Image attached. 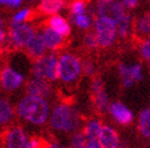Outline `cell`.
I'll list each match as a JSON object with an SVG mask.
<instances>
[{"instance_id": "cell-1", "label": "cell", "mask_w": 150, "mask_h": 148, "mask_svg": "<svg viewBox=\"0 0 150 148\" xmlns=\"http://www.w3.org/2000/svg\"><path fill=\"white\" fill-rule=\"evenodd\" d=\"M49 112L50 108L45 98L31 95H27L25 98H22L17 106L18 115L34 125H42L45 123L49 118Z\"/></svg>"}, {"instance_id": "cell-2", "label": "cell", "mask_w": 150, "mask_h": 148, "mask_svg": "<svg viewBox=\"0 0 150 148\" xmlns=\"http://www.w3.org/2000/svg\"><path fill=\"white\" fill-rule=\"evenodd\" d=\"M81 119L77 110L69 105H59L50 117V126L64 132H72L79 128Z\"/></svg>"}, {"instance_id": "cell-3", "label": "cell", "mask_w": 150, "mask_h": 148, "mask_svg": "<svg viewBox=\"0 0 150 148\" xmlns=\"http://www.w3.org/2000/svg\"><path fill=\"white\" fill-rule=\"evenodd\" d=\"M82 72V63L73 55H62L57 60L56 75L57 79H61L64 83H72Z\"/></svg>"}, {"instance_id": "cell-4", "label": "cell", "mask_w": 150, "mask_h": 148, "mask_svg": "<svg viewBox=\"0 0 150 148\" xmlns=\"http://www.w3.org/2000/svg\"><path fill=\"white\" fill-rule=\"evenodd\" d=\"M95 28H96V39L98 44L103 47H108L112 45V43L116 39V33L117 28L116 23L106 17H99L95 22Z\"/></svg>"}, {"instance_id": "cell-5", "label": "cell", "mask_w": 150, "mask_h": 148, "mask_svg": "<svg viewBox=\"0 0 150 148\" xmlns=\"http://www.w3.org/2000/svg\"><path fill=\"white\" fill-rule=\"evenodd\" d=\"M56 67H57V58L54 54L48 56H42L37 60V62L33 66L34 78L48 79L50 81H54L57 79Z\"/></svg>"}, {"instance_id": "cell-6", "label": "cell", "mask_w": 150, "mask_h": 148, "mask_svg": "<svg viewBox=\"0 0 150 148\" xmlns=\"http://www.w3.org/2000/svg\"><path fill=\"white\" fill-rule=\"evenodd\" d=\"M98 11L101 17H106L111 21H114L115 23L125 15V7L123 4L120 1H104L100 0L98 5Z\"/></svg>"}, {"instance_id": "cell-7", "label": "cell", "mask_w": 150, "mask_h": 148, "mask_svg": "<svg viewBox=\"0 0 150 148\" xmlns=\"http://www.w3.org/2000/svg\"><path fill=\"white\" fill-rule=\"evenodd\" d=\"M34 31L32 27H29L23 23H17V24H12L11 29V39L12 43L16 46L21 47H26L28 41L32 39V36L34 35Z\"/></svg>"}, {"instance_id": "cell-8", "label": "cell", "mask_w": 150, "mask_h": 148, "mask_svg": "<svg viewBox=\"0 0 150 148\" xmlns=\"http://www.w3.org/2000/svg\"><path fill=\"white\" fill-rule=\"evenodd\" d=\"M0 81H1V85L5 90H16L18 89L22 83H23V75L21 73H18L17 71L12 69L11 67L5 68L1 74H0Z\"/></svg>"}, {"instance_id": "cell-9", "label": "cell", "mask_w": 150, "mask_h": 148, "mask_svg": "<svg viewBox=\"0 0 150 148\" xmlns=\"http://www.w3.org/2000/svg\"><path fill=\"white\" fill-rule=\"evenodd\" d=\"M27 92L31 96H37V97L47 98L51 92V87L48 84L45 79L34 78L28 83L27 85Z\"/></svg>"}, {"instance_id": "cell-10", "label": "cell", "mask_w": 150, "mask_h": 148, "mask_svg": "<svg viewBox=\"0 0 150 148\" xmlns=\"http://www.w3.org/2000/svg\"><path fill=\"white\" fill-rule=\"evenodd\" d=\"M110 113L117 123L122 125H128L133 121V113L121 102L112 103L110 106Z\"/></svg>"}, {"instance_id": "cell-11", "label": "cell", "mask_w": 150, "mask_h": 148, "mask_svg": "<svg viewBox=\"0 0 150 148\" xmlns=\"http://www.w3.org/2000/svg\"><path fill=\"white\" fill-rule=\"evenodd\" d=\"M26 141H27V136L21 128L10 129L5 138L7 148H23Z\"/></svg>"}, {"instance_id": "cell-12", "label": "cell", "mask_w": 150, "mask_h": 148, "mask_svg": "<svg viewBox=\"0 0 150 148\" xmlns=\"http://www.w3.org/2000/svg\"><path fill=\"white\" fill-rule=\"evenodd\" d=\"M98 141L103 148H115L118 146V135L117 132L110 126H101Z\"/></svg>"}, {"instance_id": "cell-13", "label": "cell", "mask_w": 150, "mask_h": 148, "mask_svg": "<svg viewBox=\"0 0 150 148\" xmlns=\"http://www.w3.org/2000/svg\"><path fill=\"white\" fill-rule=\"evenodd\" d=\"M26 47L28 50L29 55L35 57V58H39V57L44 56L45 50H47V46H45L44 40H43V36L40 34H34L32 36V39L28 41Z\"/></svg>"}, {"instance_id": "cell-14", "label": "cell", "mask_w": 150, "mask_h": 148, "mask_svg": "<svg viewBox=\"0 0 150 148\" xmlns=\"http://www.w3.org/2000/svg\"><path fill=\"white\" fill-rule=\"evenodd\" d=\"M42 36H43L45 46L48 49H51V50H55V49L60 47L64 43V36L61 34H59L57 32H55L54 29H51L50 27L44 29Z\"/></svg>"}, {"instance_id": "cell-15", "label": "cell", "mask_w": 150, "mask_h": 148, "mask_svg": "<svg viewBox=\"0 0 150 148\" xmlns=\"http://www.w3.org/2000/svg\"><path fill=\"white\" fill-rule=\"evenodd\" d=\"M49 26L51 29H54L55 32L61 34L62 36H67L71 33V28H70V24L67 23V21L61 16H57V15H54L50 18Z\"/></svg>"}, {"instance_id": "cell-16", "label": "cell", "mask_w": 150, "mask_h": 148, "mask_svg": "<svg viewBox=\"0 0 150 148\" xmlns=\"http://www.w3.org/2000/svg\"><path fill=\"white\" fill-rule=\"evenodd\" d=\"M64 7V0H42L39 9L45 15H55Z\"/></svg>"}, {"instance_id": "cell-17", "label": "cell", "mask_w": 150, "mask_h": 148, "mask_svg": "<svg viewBox=\"0 0 150 148\" xmlns=\"http://www.w3.org/2000/svg\"><path fill=\"white\" fill-rule=\"evenodd\" d=\"M13 115V109L11 105L6 100L0 98V123L6 124L12 119Z\"/></svg>"}, {"instance_id": "cell-18", "label": "cell", "mask_w": 150, "mask_h": 148, "mask_svg": "<svg viewBox=\"0 0 150 148\" xmlns=\"http://www.w3.org/2000/svg\"><path fill=\"white\" fill-rule=\"evenodd\" d=\"M100 130H101V124L98 120H92L87 124L83 135L86 140H94V138H98Z\"/></svg>"}, {"instance_id": "cell-19", "label": "cell", "mask_w": 150, "mask_h": 148, "mask_svg": "<svg viewBox=\"0 0 150 148\" xmlns=\"http://www.w3.org/2000/svg\"><path fill=\"white\" fill-rule=\"evenodd\" d=\"M140 121H139V129L140 132L143 134V136L149 137L150 136V110L144 109L143 112L140 113Z\"/></svg>"}, {"instance_id": "cell-20", "label": "cell", "mask_w": 150, "mask_h": 148, "mask_svg": "<svg viewBox=\"0 0 150 148\" xmlns=\"http://www.w3.org/2000/svg\"><path fill=\"white\" fill-rule=\"evenodd\" d=\"M95 106L100 112H106L109 108V96L104 91V89L95 92Z\"/></svg>"}, {"instance_id": "cell-21", "label": "cell", "mask_w": 150, "mask_h": 148, "mask_svg": "<svg viewBox=\"0 0 150 148\" xmlns=\"http://www.w3.org/2000/svg\"><path fill=\"white\" fill-rule=\"evenodd\" d=\"M131 27V17L128 15H123V16L116 22V28H118V34L121 36H126L128 34Z\"/></svg>"}, {"instance_id": "cell-22", "label": "cell", "mask_w": 150, "mask_h": 148, "mask_svg": "<svg viewBox=\"0 0 150 148\" xmlns=\"http://www.w3.org/2000/svg\"><path fill=\"white\" fill-rule=\"evenodd\" d=\"M120 74H121L123 85H125L126 87H131L134 83H136V81L133 80L132 75H131L129 66H126V64H121V66H120Z\"/></svg>"}, {"instance_id": "cell-23", "label": "cell", "mask_w": 150, "mask_h": 148, "mask_svg": "<svg viewBox=\"0 0 150 148\" xmlns=\"http://www.w3.org/2000/svg\"><path fill=\"white\" fill-rule=\"evenodd\" d=\"M74 23H76L79 28L87 29V28L91 27L92 20L89 16H87L86 13H79V15H74Z\"/></svg>"}, {"instance_id": "cell-24", "label": "cell", "mask_w": 150, "mask_h": 148, "mask_svg": "<svg viewBox=\"0 0 150 148\" xmlns=\"http://www.w3.org/2000/svg\"><path fill=\"white\" fill-rule=\"evenodd\" d=\"M29 15H31V10L29 9H25V10H21L20 12H17L16 15L13 16L12 20V24H17V23H22L23 21L29 18Z\"/></svg>"}, {"instance_id": "cell-25", "label": "cell", "mask_w": 150, "mask_h": 148, "mask_svg": "<svg viewBox=\"0 0 150 148\" xmlns=\"http://www.w3.org/2000/svg\"><path fill=\"white\" fill-rule=\"evenodd\" d=\"M86 137L83 134H76L71 140V148H84Z\"/></svg>"}, {"instance_id": "cell-26", "label": "cell", "mask_w": 150, "mask_h": 148, "mask_svg": "<svg viewBox=\"0 0 150 148\" xmlns=\"http://www.w3.org/2000/svg\"><path fill=\"white\" fill-rule=\"evenodd\" d=\"M150 24H149V15H144L138 22V31L142 33V34H148L149 33V28Z\"/></svg>"}, {"instance_id": "cell-27", "label": "cell", "mask_w": 150, "mask_h": 148, "mask_svg": "<svg viewBox=\"0 0 150 148\" xmlns=\"http://www.w3.org/2000/svg\"><path fill=\"white\" fill-rule=\"evenodd\" d=\"M129 72L134 81H138L143 79V74H142V66L140 64H133L129 66Z\"/></svg>"}, {"instance_id": "cell-28", "label": "cell", "mask_w": 150, "mask_h": 148, "mask_svg": "<svg viewBox=\"0 0 150 148\" xmlns=\"http://www.w3.org/2000/svg\"><path fill=\"white\" fill-rule=\"evenodd\" d=\"M71 11L73 15H79V13H84L86 11V5L82 0H76L72 5H71Z\"/></svg>"}, {"instance_id": "cell-29", "label": "cell", "mask_w": 150, "mask_h": 148, "mask_svg": "<svg viewBox=\"0 0 150 148\" xmlns=\"http://www.w3.org/2000/svg\"><path fill=\"white\" fill-rule=\"evenodd\" d=\"M84 43L88 47H92V49H95L96 46L99 45L98 44V39H96V35L89 33L86 35V39H84Z\"/></svg>"}, {"instance_id": "cell-30", "label": "cell", "mask_w": 150, "mask_h": 148, "mask_svg": "<svg viewBox=\"0 0 150 148\" xmlns=\"http://www.w3.org/2000/svg\"><path fill=\"white\" fill-rule=\"evenodd\" d=\"M142 55H143V57L145 60L149 61V58H150V43H149V40L144 41L143 45H142Z\"/></svg>"}, {"instance_id": "cell-31", "label": "cell", "mask_w": 150, "mask_h": 148, "mask_svg": "<svg viewBox=\"0 0 150 148\" xmlns=\"http://www.w3.org/2000/svg\"><path fill=\"white\" fill-rule=\"evenodd\" d=\"M84 148H103V147L98 141V138H94V140H86Z\"/></svg>"}, {"instance_id": "cell-32", "label": "cell", "mask_w": 150, "mask_h": 148, "mask_svg": "<svg viewBox=\"0 0 150 148\" xmlns=\"http://www.w3.org/2000/svg\"><path fill=\"white\" fill-rule=\"evenodd\" d=\"M40 147V143L37 138H31V140H27L26 143H25V147L23 148H39Z\"/></svg>"}, {"instance_id": "cell-33", "label": "cell", "mask_w": 150, "mask_h": 148, "mask_svg": "<svg viewBox=\"0 0 150 148\" xmlns=\"http://www.w3.org/2000/svg\"><path fill=\"white\" fill-rule=\"evenodd\" d=\"M82 71H84V73L87 74V75H92L93 72H94V67H93V64L91 62H86L84 66L82 67Z\"/></svg>"}, {"instance_id": "cell-34", "label": "cell", "mask_w": 150, "mask_h": 148, "mask_svg": "<svg viewBox=\"0 0 150 148\" xmlns=\"http://www.w3.org/2000/svg\"><path fill=\"white\" fill-rule=\"evenodd\" d=\"M101 89H103V81L99 80V79L94 80V83H93V91L94 92H98V91L101 90Z\"/></svg>"}, {"instance_id": "cell-35", "label": "cell", "mask_w": 150, "mask_h": 148, "mask_svg": "<svg viewBox=\"0 0 150 148\" xmlns=\"http://www.w3.org/2000/svg\"><path fill=\"white\" fill-rule=\"evenodd\" d=\"M137 3H138V0H125V4L128 7H134L137 5Z\"/></svg>"}, {"instance_id": "cell-36", "label": "cell", "mask_w": 150, "mask_h": 148, "mask_svg": "<svg viewBox=\"0 0 150 148\" xmlns=\"http://www.w3.org/2000/svg\"><path fill=\"white\" fill-rule=\"evenodd\" d=\"M21 3H22V0H11L10 6H12V7H17V6L21 5Z\"/></svg>"}, {"instance_id": "cell-37", "label": "cell", "mask_w": 150, "mask_h": 148, "mask_svg": "<svg viewBox=\"0 0 150 148\" xmlns=\"http://www.w3.org/2000/svg\"><path fill=\"white\" fill-rule=\"evenodd\" d=\"M4 39H5V33H4V31H3V28L0 27V43H3Z\"/></svg>"}, {"instance_id": "cell-38", "label": "cell", "mask_w": 150, "mask_h": 148, "mask_svg": "<svg viewBox=\"0 0 150 148\" xmlns=\"http://www.w3.org/2000/svg\"><path fill=\"white\" fill-rule=\"evenodd\" d=\"M0 4H3V5H9L11 4V0H0Z\"/></svg>"}, {"instance_id": "cell-39", "label": "cell", "mask_w": 150, "mask_h": 148, "mask_svg": "<svg viewBox=\"0 0 150 148\" xmlns=\"http://www.w3.org/2000/svg\"><path fill=\"white\" fill-rule=\"evenodd\" d=\"M49 148H65V147L60 146V145H55V143H54V145H51V146H50Z\"/></svg>"}, {"instance_id": "cell-40", "label": "cell", "mask_w": 150, "mask_h": 148, "mask_svg": "<svg viewBox=\"0 0 150 148\" xmlns=\"http://www.w3.org/2000/svg\"><path fill=\"white\" fill-rule=\"evenodd\" d=\"M3 24H4V23H3V21L0 20V27H1V28H3Z\"/></svg>"}, {"instance_id": "cell-41", "label": "cell", "mask_w": 150, "mask_h": 148, "mask_svg": "<svg viewBox=\"0 0 150 148\" xmlns=\"http://www.w3.org/2000/svg\"><path fill=\"white\" fill-rule=\"evenodd\" d=\"M104 1H112V0H104Z\"/></svg>"}, {"instance_id": "cell-42", "label": "cell", "mask_w": 150, "mask_h": 148, "mask_svg": "<svg viewBox=\"0 0 150 148\" xmlns=\"http://www.w3.org/2000/svg\"><path fill=\"white\" fill-rule=\"evenodd\" d=\"M1 125H3V124H1V123H0V128H1Z\"/></svg>"}, {"instance_id": "cell-43", "label": "cell", "mask_w": 150, "mask_h": 148, "mask_svg": "<svg viewBox=\"0 0 150 148\" xmlns=\"http://www.w3.org/2000/svg\"><path fill=\"white\" fill-rule=\"evenodd\" d=\"M115 148H121V147H118V146H117V147H115Z\"/></svg>"}]
</instances>
